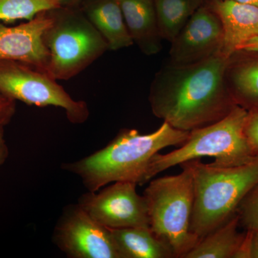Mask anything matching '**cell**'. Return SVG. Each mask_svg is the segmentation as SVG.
<instances>
[{
  "label": "cell",
  "mask_w": 258,
  "mask_h": 258,
  "mask_svg": "<svg viewBox=\"0 0 258 258\" xmlns=\"http://www.w3.org/2000/svg\"><path fill=\"white\" fill-rule=\"evenodd\" d=\"M229 60L218 52L192 63L164 66L149 91L152 113L185 132L223 118L237 106L226 83Z\"/></svg>",
  "instance_id": "1"
},
{
  "label": "cell",
  "mask_w": 258,
  "mask_h": 258,
  "mask_svg": "<svg viewBox=\"0 0 258 258\" xmlns=\"http://www.w3.org/2000/svg\"><path fill=\"white\" fill-rule=\"evenodd\" d=\"M189 133L165 121L150 134L123 129L101 150L79 161L62 164V169L79 176L88 191H98L115 181L142 185L149 181V166L154 155L166 147L182 145Z\"/></svg>",
  "instance_id": "2"
},
{
  "label": "cell",
  "mask_w": 258,
  "mask_h": 258,
  "mask_svg": "<svg viewBox=\"0 0 258 258\" xmlns=\"http://www.w3.org/2000/svg\"><path fill=\"white\" fill-rule=\"evenodd\" d=\"M186 162L193 171L190 230L202 239L235 215L246 195L258 184V157L233 167H218L200 159Z\"/></svg>",
  "instance_id": "3"
},
{
  "label": "cell",
  "mask_w": 258,
  "mask_h": 258,
  "mask_svg": "<svg viewBox=\"0 0 258 258\" xmlns=\"http://www.w3.org/2000/svg\"><path fill=\"white\" fill-rule=\"evenodd\" d=\"M248 115L247 110L237 105L218 121L191 131L177 149L154 155L149 166V181L172 166L203 157L214 158L210 164L218 167H233L254 161L258 157L252 152L244 131Z\"/></svg>",
  "instance_id": "4"
},
{
  "label": "cell",
  "mask_w": 258,
  "mask_h": 258,
  "mask_svg": "<svg viewBox=\"0 0 258 258\" xmlns=\"http://www.w3.org/2000/svg\"><path fill=\"white\" fill-rule=\"evenodd\" d=\"M176 175L151 181L144 191L149 225L154 233L184 258L200 239L190 230L194 206L193 171L189 163L180 164Z\"/></svg>",
  "instance_id": "5"
},
{
  "label": "cell",
  "mask_w": 258,
  "mask_h": 258,
  "mask_svg": "<svg viewBox=\"0 0 258 258\" xmlns=\"http://www.w3.org/2000/svg\"><path fill=\"white\" fill-rule=\"evenodd\" d=\"M50 13L52 23L43 35L50 55L47 75L69 80L101 57L108 44L81 8L61 6Z\"/></svg>",
  "instance_id": "6"
},
{
  "label": "cell",
  "mask_w": 258,
  "mask_h": 258,
  "mask_svg": "<svg viewBox=\"0 0 258 258\" xmlns=\"http://www.w3.org/2000/svg\"><path fill=\"white\" fill-rule=\"evenodd\" d=\"M0 92L29 106L62 108L74 124L85 123L89 117L86 102L76 101L57 80L22 62L0 61Z\"/></svg>",
  "instance_id": "7"
},
{
  "label": "cell",
  "mask_w": 258,
  "mask_h": 258,
  "mask_svg": "<svg viewBox=\"0 0 258 258\" xmlns=\"http://www.w3.org/2000/svg\"><path fill=\"white\" fill-rule=\"evenodd\" d=\"M53 242L71 258H121L111 231L81 206L66 207L53 232Z\"/></svg>",
  "instance_id": "8"
},
{
  "label": "cell",
  "mask_w": 258,
  "mask_h": 258,
  "mask_svg": "<svg viewBox=\"0 0 258 258\" xmlns=\"http://www.w3.org/2000/svg\"><path fill=\"white\" fill-rule=\"evenodd\" d=\"M137 184L115 181L79 198V205L96 222L108 229L149 227L146 199L137 191Z\"/></svg>",
  "instance_id": "9"
},
{
  "label": "cell",
  "mask_w": 258,
  "mask_h": 258,
  "mask_svg": "<svg viewBox=\"0 0 258 258\" xmlns=\"http://www.w3.org/2000/svg\"><path fill=\"white\" fill-rule=\"evenodd\" d=\"M222 42L221 20L209 3H203L171 42L170 62L181 64L203 60L221 52Z\"/></svg>",
  "instance_id": "10"
},
{
  "label": "cell",
  "mask_w": 258,
  "mask_h": 258,
  "mask_svg": "<svg viewBox=\"0 0 258 258\" xmlns=\"http://www.w3.org/2000/svg\"><path fill=\"white\" fill-rule=\"evenodd\" d=\"M51 23L50 11H45L18 26L0 23V61L22 62L47 74L50 55L43 35Z\"/></svg>",
  "instance_id": "11"
},
{
  "label": "cell",
  "mask_w": 258,
  "mask_h": 258,
  "mask_svg": "<svg viewBox=\"0 0 258 258\" xmlns=\"http://www.w3.org/2000/svg\"><path fill=\"white\" fill-rule=\"evenodd\" d=\"M209 5L221 20L223 42L221 52L230 57L239 47L258 36V8L233 0H210Z\"/></svg>",
  "instance_id": "12"
},
{
  "label": "cell",
  "mask_w": 258,
  "mask_h": 258,
  "mask_svg": "<svg viewBox=\"0 0 258 258\" xmlns=\"http://www.w3.org/2000/svg\"><path fill=\"white\" fill-rule=\"evenodd\" d=\"M226 83L236 104L258 112V52L237 51L230 57Z\"/></svg>",
  "instance_id": "13"
},
{
  "label": "cell",
  "mask_w": 258,
  "mask_h": 258,
  "mask_svg": "<svg viewBox=\"0 0 258 258\" xmlns=\"http://www.w3.org/2000/svg\"><path fill=\"white\" fill-rule=\"evenodd\" d=\"M125 25L134 43L147 55L162 48L154 0H119Z\"/></svg>",
  "instance_id": "14"
},
{
  "label": "cell",
  "mask_w": 258,
  "mask_h": 258,
  "mask_svg": "<svg viewBox=\"0 0 258 258\" xmlns=\"http://www.w3.org/2000/svg\"><path fill=\"white\" fill-rule=\"evenodd\" d=\"M81 10L108 44L118 50L134 45L125 25L119 0H84Z\"/></svg>",
  "instance_id": "15"
},
{
  "label": "cell",
  "mask_w": 258,
  "mask_h": 258,
  "mask_svg": "<svg viewBox=\"0 0 258 258\" xmlns=\"http://www.w3.org/2000/svg\"><path fill=\"white\" fill-rule=\"evenodd\" d=\"M121 258H174L171 247L151 227L109 229Z\"/></svg>",
  "instance_id": "16"
},
{
  "label": "cell",
  "mask_w": 258,
  "mask_h": 258,
  "mask_svg": "<svg viewBox=\"0 0 258 258\" xmlns=\"http://www.w3.org/2000/svg\"><path fill=\"white\" fill-rule=\"evenodd\" d=\"M237 213L216 230L200 239L184 258H234L245 234L238 232Z\"/></svg>",
  "instance_id": "17"
},
{
  "label": "cell",
  "mask_w": 258,
  "mask_h": 258,
  "mask_svg": "<svg viewBox=\"0 0 258 258\" xmlns=\"http://www.w3.org/2000/svg\"><path fill=\"white\" fill-rule=\"evenodd\" d=\"M204 0H154L161 38L171 42Z\"/></svg>",
  "instance_id": "18"
},
{
  "label": "cell",
  "mask_w": 258,
  "mask_h": 258,
  "mask_svg": "<svg viewBox=\"0 0 258 258\" xmlns=\"http://www.w3.org/2000/svg\"><path fill=\"white\" fill-rule=\"evenodd\" d=\"M60 7L57 0H0V21L7 23L20 20L29 21L42 12Z\"/></svg>",
  "instance_id": "19"
},
{
  "label": "cell",
  "mask_w": 258,
  "mask_h": 258,
  "mask_svg": "<svg viewBox=\"0 0 258 258\" xmlns=\"http://www.w3.org/2000/svg\"><path fill=\"white\" fill-rule=\"evenodd\" d=\"M240 224L247 231L258 232V184L243 199L238 210Z\"/></svg>",
  "instance_id": "20"
},
{
  "label": "cell",
  "mask_w": 258,
  "mask_h": 258,
  "mask_svg": "<svg viewBox=\"0 0 258 258\" xmlns=\"http://www.w3.org/2000/svg\"><path fill=\"white\" fill-rule=\"evenodd\" d=\"M244 131L252 152L258 157V112H249Z\"/></svg>",
  "instance_id": "21"
},
{
  "label": "cell",
  "mask_w": 258,
  "mask_h": 258,
  "mask_svg": "<svg viewBox=\"0 0 258 258\" xmlns=\"http://www.w3.org/2000/svg\"><path fill=\"white\" fill-rule=\"evenodd\" d=\"M16 112V101L0 92V125L9 124Z\"/></svg>",
  "instance_id": "22"
},
{
  "label": "cell",
  "mask_w": 258,
  "mask_h": 258,
  "mask_svg": "<svg viewBox=\"0 0 258 258\" xmlns=\"http://www.w3.org/2000/svg\"><path fill=\"white\" fill-rule=\"evenodd\" d=\"M5 127L0 125V167L4 165L9 157V148L7 144L5 136Z\"/></svg>",
  "instance_id": "23"
},
{
  "label": "cell",
  "mask_w": 258,
  "mask_h": 258,
  "mask_svg": "<svg viewBox=\"0 0 258 258\" xmlns=\"http://www.w3.org/2000/svg\"><path fill=\"white\" fill-rule=\"evenodd\" d=\"M237 51H245V52H258V36L250 39L248 41L244 42Z\"/></svg>",
  "instance_id": "24"
},
{
  "label": "cell",
  "mask_w": 258,
  "mask_h": 258,
  "mask_svg": "<svg viewBox=\"0 0 258 258\" xmlns=\"http://www.w3.org/2000/svg\"><path fill=\"white\" fill-rule=\"evenodd\" d=\"M250 232V258H258V232Z\"/></svg>",
  "instance_id": "25"
},
{
  "label": "cell",
  "mask_w": 258,
  "mask_h": 258,
  "mask_svg": "<svg viewBox=\"0 0 258 258\" xmlns=\"http://www.w3.org/2000/svg\"><path fill=\"white\" fill-rule=\"evenodd\" d=\"M61 6H78L84 0H57Z\"/></svg>",
  "instance_id": "26"
},
{
  "label": "cell",
  "mask_w": 258,
  "mask_h": 258,
  "mask_svg": "<svg viewBox=\"0 0 258 258\" xmlns=\"http://www.w3.org/2000/svg\"><path fill=\"white\" fill-rule=\"evenodd\" d=\"M237 3L242 4L251 5V6L257 7L258 8V0H233Z\"/></svg>",
  "instance_id": "27"
}]
</instances>
